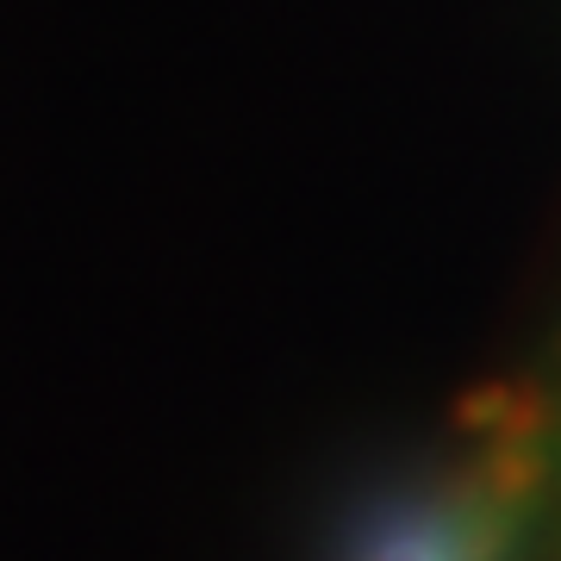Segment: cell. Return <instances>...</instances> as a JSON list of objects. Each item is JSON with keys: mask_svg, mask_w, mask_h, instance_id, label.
<instances>
[{"mask_svg": "<svg viewBox=\"0 0 561 561\" xmlns=\"http://www.w3.org/2000/svg\"><path fill=\"white\" fill-rule=\"evenodd\" d=\"M549 468V412L524 393L486 405L468 449L437 474L387 493L350 530L343 561H518Z\"/></svg>", "mask_w": 561, "mask_h": 561, "instance_id": "6da1fadb", "label": "cell"}]
</instances>
